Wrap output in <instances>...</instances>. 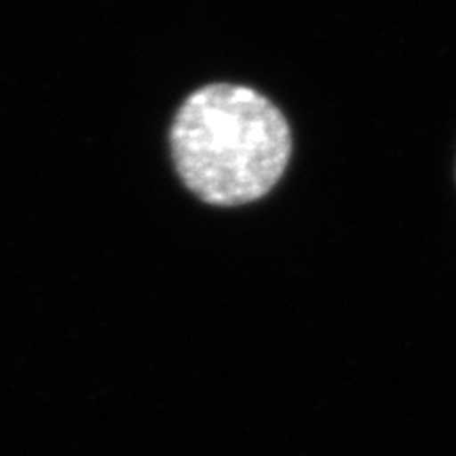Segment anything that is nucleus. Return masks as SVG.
<instances>
[{
    "instance_id": "1",
    "label": "nucleus",
    "mask_w": 456,
    "mask_h": 456,
    "mask_svg": "<svg viewBox=\"0 0 456 456\" xmlns=\"http://www.w3.org/2000/svg\"><path fill=\"white\" fill-rule=\"evenodd\" d=\"M292 155L288 118L258 91L214 83L180 106L171 157L182 182L205 203L258 201L281 180Z\"/></svg>"
}]
</instances>
